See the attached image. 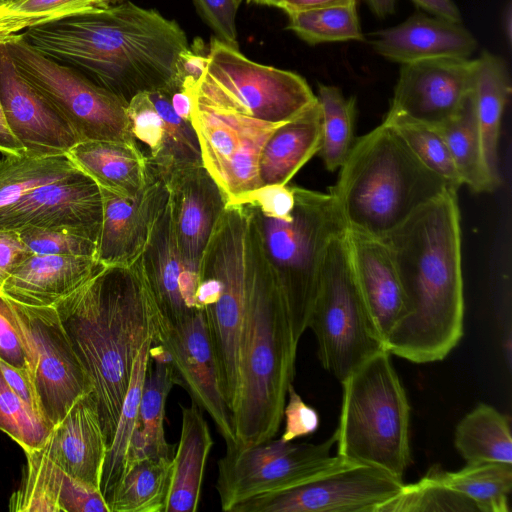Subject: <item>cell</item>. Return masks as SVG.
I'll use <instances>...</instances> for the list:
<instances>
[{"mask_svg": "<svg viewBox=\"0 0 512 512\" xmlns=\"http://www.w3.org/2000/svg\"><path fill=\"white\" fill-rule=\"evenodd\" d=\"M350 2H356V0H280L277 8L281 9L286 14H289L296 11L346 4Z\"/></svg>", "mask_w": 512, "mask_h": 512, "instance_id": "obj_56", "label": "cell"}, {"mask_svg": "<svg viewBox=\"0 0 512 512\" xmlns=\"http://www.w3.org/2000/svg\"><path fill=\"white\" fill-rule=\"evenodd\" d=\"M294 201L293 186L286 184L261 186L237 203H251L267 216L286 219L291 215Z\"/></svg>", "mask_w": 512, "mask_h": 512, "instance_id": "obj_50", "label": "cell"}, {"mask_svg": "<svg viewBox=\"0 0 512 512\" xmlns=\"http://www.w3.org/2000/svg\"><path fill=\"white\" fill-rule=\"evenodd\" d=\"M33 253L15 230H0V290L5 281Z\"/></svg>", "mask_w": 512, "mask_h": 512, "instance_id": "obj_52", "label": "cell"}, {"mask_svg": "<svg viewBox=\"0 0 512 512\" xmlns=\"http://www.w3.org/2000/svg\"><path fill=\"white\" fill-rule=\"evenodd\" d=\"M0 44L20 76L71 125L79 142L135 140L122 98L45 56L22 33L0 36Z\"/></svg>", "mask_w": 512, "mask_h": 512, "instance_id": "obj_11", "label": "cell"}, {"mask_svg": "<svg viewBox=\"0 0 512 512\" xmlns=\"http://www.w3.org/2000/svg\"><path fill=\"white\" fill-rule=\"evenodd\" d=\"M338 170L329 193L347 229L378 238H385L425 205L453 190L384 122L355 139Z\"/></svg>", "mask_w": 512, "mask_h": 512, "instance_id": "obj_5", "label": "cell"}, {"mask_svg": "<svg viewBox=\"0 0 512 512\" xmlns=\"http://www.w3.org/2000/svg\"><path fill=\"white\" fill-rule=\"evenodd\" d=\"M455 447L466 464L512 463V437L508 418L491 405L480 403L458 423Z\"/></svg>", "mask_w": 512, "mask_h": 512, "instance_id": "obj_35", "label": "cell"}, {"mask_svg": "<svg viewBox=\"0 0 512 512\" xmlns=\"http://www.w3.org/2000/svg\"><path fill=\"white\" fill-rule=\"evenodd\" d=\"M297 347L259 241L249 274L240 343L239 388L232 413L235 445L258 444L278 433L295 374Z\"/></svg>", "mask_w": 512, "mask_h": 512, "instance_id": "obj_4", "label": "cell"}, {"mask_svg": "<svg viewBox=\"0 0 512 512\" xmlns=\"http://www.w3.org/2000/svg\"><path fill=\"white\" fill-rule=\"evenodd\" d=\"M0 430L17 442L24 452L41 447L51 432L11 390L1 370Z\"/></svg>", "mask_w": 512, "mask_h": 512, "instance_id": "obj_45", "label": "cell"}, {"mask_svg": "<svg viewBox=\"0 0 512 512\" xmlns=\"http://www.w3.org/2000/svg\"><path fill=\"white\" fill-rule=\"evenodd\" d=\"M172 460H133L105 499L109 512H165L172 477Z\"/></svg>", "mask_w": 512, "mask_h": 512, "instance_id": "obj_33", "label": "cell"}, {"mask_svg": "<svg viewBox=\"0 0 512 512\" xmlns=\"http://www.w3.org/2000/svg\"><path fill=\"white\" fill-rule=\"evenodd\" d=\"M374 35V50L400 64L435 58H469L477 47L475 37L462 23L421 13Z\"/></svg>", "mask_w": 512, "mask_h": 512, "instance_id": "obj_26", "label": "cell"}, {"mask_svg": "<svg viewBox=\"0 0 512 512\" xmlns=\"http://www.w3.org/2000/svg\"><path fill=\"white\" fill-rule=\"evenodd\" d=\"M151 338L140 349L131 374L129 386L117 421L115 434L106 453L103 465L100 491L104 497L111 493L122 476L129 457L131 441L135 432L138 408L145 380L150 354Z\"/></svg>", "mask_w": 512, "mask_h": 512, "instance_id": "obj_37", "label": "cell"}, {"mask_svg": "<svg viewBox=\"0 0 512 512\" xmlns=\"http://www.w3.org/2000/svg\"><path fill=\"white\" fill-rule=\"evenodd\" d=\"M59 503L63 512H109L100 489L59 472Z\"/></svg>", "mask_w": 512, "mask_h": 512, "instance_id": "obj_48", "label": "cell"}, {"mask_svg": "<svg viewBox=\"0 0 512 512\" xmlns=\"http://www.w3.org/2000/svg\"><path fill=\"white\" fill-rule=\"evenodd\" d=\"M337 435L321 443L283 442L270 439L254 445L226 446L218 460L215 489L223 511L262 494L298 485L334 466L341 456H331Z\"/></svg>", "mask_w": 512, "mask_h": 512, "instance_id": "obj_12", "label": "cell"}, {"mask_svg": "<svg viewBox=\"0 0 512 512\" xmlns=\"http://www.w3.org/2000/svg\"><path fill=\"white\" fill-rule=\"evenodd\" d=\"M287 15V29L310 45L364 40L356 2L296 11Z\"/></svg>", "mask_w": 512, "mask_h": 512, "instance_id": "obj_40", "label": "cell"}, {"mask_svg": "<svg viewBox=\"0 0 512 512\" xmlns=\"http://www.w3.org/2000/svg\"><path fill=\"white\" fill-rule=\"evenodd\" d=\"M181 408V433L172 460V477L165 512L198 509L204 473L214 441L202 410L194 403Z\"/></svg>", "mask_w": 512, "mask_h": 512, "instance_id": "obj_31", "label": "cell"}, {"mask_svg": "<svg viewBox=\"0 0 512 512\" xmlns=\"http://www.w3.org/2000/svg\"><path fill=\"white\" fill-rule=\"evenodd\" d=\"M372 12L379 18H385L395 11L396 0H367Z\"/></svg>", "mask_w": 512, "mask_h": 512, "instance_id": "obj_58", "label": "cell"}, {"mask_svg": "<svg viewBox=\"0 0 512 512\" xmlns=\"http://www.w3.org/2000/svg\"><path fill=\"white\" fill-rule=\"evenodd\" d=\"M149 354L126 468L133 460L142 457L173 459L176 449L175 444L167 442L164 428L167 397L177 384L174 368L169 354L155 339Z\"/></svg>", "mask_w": 512, "mask_h": 512, "instance_id": "obj_28", "label": "cell"}, {"mask_svg": "<svg viewBox=\"0 0 512 512\" xmlns=\"http://www.w3.org/2000/svg\"><path fill=\"white\" fill-rule=\"evenodd\" d=\"M6 299L22 340L43 421L52 430L79 397L92 392V384L54 306H29Z\"/></svg>", "mask_w": 512, "mask_h": 512, "instance_id": "obj_13", "label": "cell"}, {"mask_svg": "<svg viewBox=\"0 0 512 512\" xmlns=\"http://www.w3.org/2000/svg\"><path fill=\"white\" fill-rule=\"evenodd\" d=\"M124 0H6L0 36L14 34L73 14L106 8Z\"/></svg>", "mask_w": 512, "mask_h": 512, "instance_id": "obj_42", "label": "cell"}, {"mask_svg": "<svg viewBox=\"0 0 512 512\" xmlns=\"http://www.w3.org/2000/svg\"><path fill=\"white\" fill-rule=\"evenodd\" d=\"M127 112L133 138L148 148L146 156L163 178L179 169L203 165L193 124L175 112L169 92H140L128 102Z\"/></svg>", "mask_w": 512, "mask_h": 512, "instance_id": "obj_21", "label": "cell"}, {"mask_svg": "<svg viewBox=\"0 0 512 512\" xmlns=\"http://www.w3.org/2000/svg\"><path fill=\"white\" fill-rule=\"evenodd\" d=\"M103 267L96 256L33 254L5 281L0 293L29 306H53Z\"/></svg>", "mask_w": 512, "mask_h": 512, "instance_id": "obj_27", "label": "cell"}, {"mask_svg": "<svg viewBox=\"0 0 512 512\" xmlns=\"http://www.w3.org/2000/svg\"><path fill=\"white\" fill-rule=\"evenodd\" d=\"M0 100L24 155H64L79 142L71 125L20 76L1 44Z\"/></svg>", "mask_w": 512, "mask_h": 512, "instance_id": "obj_20", "label": "cell"}, {"mask_svg": "<svg viewBox=\"0 0 512 512\" xmlns=\"http://www.w3.org/2000/svg\"><path fill=\"white\" fill-rule=\"evenodd\" d=\"M510 93L511 81L506 62L500 56L484 51L476 59L473 97L485 159L498 179L501 121Z\"/></svg>", "mask_w": 512, "mask_h": 512, "instance_id": "obj_32", "label": "cell"}, {"mask_svg": "<svg viewBox=\"0 0 512 512\" xmlns=\"http://www.w3.org/2000/svg\"><path fill=\"white\" fill-rule=\"evenodd\" d=\"M475 512V504L446 487L428 472L418 482L405 485L379 505L375 512Z\"/></svg>", "mask_w": 512, "mask_h": 512, "instance_id": "obj_43", "label": "cell"}, {"mask_svg": "<svg viewBox=\"0 0 512 512\" xmlns=\"http://www.w3.org/2000/svg\"><path fill=\"white\" fill-rule=\"evenodd\" d=\"M203 21L219 40L238 47L236 16L241 0H192Z\"/></svg>", "mask_w": 512, "mask_h": 512, "instance_id": "obj_47", "label": "cell"}, {"mask_svg": "<svg viewBox=\"0 0 512 512\" xmlns=\"http://www.w3.org/2000/svg\"><path fill=\"white\" fill-rule=\"evenodd\" d=\"M321 112L318 102L279 125L267 138L258 159L261 186L286 185L318 153Z\"/></svg>", "mask_w": 512, "mask_h": 512, "instance_id": "obj_30", "label": "cell"}, {"mask_svg": "<svg viewBox=\"0 0 512 512\" xmlns=\"http://www.w3.org/2000/svg\"><path fill=\"white\" fill-rule=\"evenodd\" d=\"M436 129L448 146L462 184L477 193L491 192L498 187L500 179L492 174L485 159L473 91L461 111Z\"/></svg>", "mask_w": 512, "mask_h": 512, "instance_id": "obj_34", "label": "cell"}, {"mask_svg": "<svg viewBox=\"0 0 512 512\" xmlns=\"http://www.w3.org/2000/svg\"><path fill=\"white\" fill-rule=\"evenodd\" d=\"M390 355L378 352L341 382L337 455L402 478L411 458L410 405Z\"/></svg>", "mask_w": 512, "mask_h": 512, "instance_id": "obj_7", "label": "cell"}, {"mask_svg": "<svg viewBox=\"0 0 512 512\" xmlns=\"http://www.w3.org/2000/svg\"><path fill=\"white\" fill-rule=\"evenodd\" d=\"M42 446L25 451L27 465L19 489L9 499L11 512H63L59 503L60 468Z\"/></svg>", "mask_w": 512, "mask_h": 512, "instance_id": "obj_41", "label": "cell"}, {"mask_svg": "<svg viewBox=\"0 0 512 512\" xmlns=\"http://www.w3.org/2000/svg\"><path fill=\"white\" fill-rule=\"evenodd\" d=\"M34 255L96 256L97 243L65 230L26 227L18 231Z\"/></svg>", "mask_w": 512, "mask_h": 512, "instance_id": "obj_46", "label": "cell"}, {"mask_svg": "<svg viewBox=\"0 0 512 512\" xmlns=\"http://www.w3.org/2000/svg\"><path fill=\"white\" fill-rule=\"evenodd\" d=\"M171 104L175 112L185 121L191 122V94L183 89H176L170 93Z\"/></svg>", "mask_w": 512, "mask_h": 512, "instance_id": "obj_57", "label": "cell"}, {"mask_svg": "<svg viewBox=\"0 0 512 512\" xmlns=\"http://www.w3.org/2000/svg\"><path fill=\"white\" fill-rule=\"evenodd\" d=\"M163 179L181 255L199 271L204 250L227 206L226 198L203 165L179 169Z\"/></svg>", "mask_w": 512, "mask_h": 512, "instance_id": "obj_23", "label": "cell"}, {"mask_svg": "<svg viewBox=\"0 0 512 512\" xmlns=\"http://www.w3.org/2000/svg\"><path fill=\"white\" fill-rule=\"evenodd\" d=\"M383 239L405 296L404 314L385 349L418 364L443 360L458 345L464 326L457 191H445Z\"/></svg>", "mask_w": 512, "mask_h": 512, "instance_id": "obj_2", "label": "cell"}, {"mask_svg": "<svg viewBox=\"0 0 512 512\" xmlns=\"http://www.w3.org/2000/svg\"><path fill=\"white\" fill-rule=\"evenodd\" d=\"M78 170L66 154L47 157L4 155L0 160V208L18 201L39 186Z\"/></svg>", "mask_w": 512, "mask_h": 512, "instance_id": "obj_39", "label": "cell"}, {"mask_svg": "<svg viewBox=\"0 0 512 512\" xmlns=\"http://www.w3.org/2000/svg\"><path fill=\"white\" fill-rule=\"evenodd\" d=\"M0 370L11 390L44 423L38 397L28 372L13 367L2 359H0Z\"/></svg>", "mask_w": 512, "mask_h": 512, "instance_id": "obj_53", "label": "cell"}, {"mask_svg": "<svg viewBox=\"0 0 512 512\" xmlns=\"http://www.w3.org/2000/svg\"><path fill=\"white\" fill-rule=\"evenodd\" d=\"M101 189L121 196L137 194L147 183L150 163L135 140H87L66 154Z\"/></svg>", "mask_w": 512, "mask_h": 512, "instance_id": "obj_29", "label": "cell"}, {"mask_svg": "<svg viewBox=\"0 0 512 512\" xmlns=\"http://www.w3.org/2000/svg\"><path fill=\"white\" fill-rule=\"evenodd\" d=\"M308 328L315 335L322 366L340 383L364 361L386 350L356 282L346 231L326 248Z\"/></svg>", "mask_w": 512, "mask_h": 512, "instance_id": "obj_10", "label": "cell"}, {"mask_svg": "<svg viewBox=\"0 0 512 512\" xmlns=\"http://www.w3.org/2000/svg\"><path fill=\"white\" fill-rule=\"evenodd\" d=\"M0 153L3 155H24L23 145L10 130L0 100Z\"/></svg>", "mask_w": 512, "mask_h": 512, "instance_id": "obj_55", "label": "cell"}, {"mask_svg": "<svg viewBox=\"0 0 512 512\" xmlns=\"http://www.w3.org/2000/svg\"><path fill=\"white\" fill-rule=\"evenodd\" d=\"M167 351L176 382L213 420L226 446L236 444L232 413L223 396L217 363L203 310L157 328L155 338Z\"/></svg>", "mask_w": 512, "mask_h": 512, "instance_id": "obj_18", "label": "cell"}, {"mask_svg": "<svg viewBox=\"0 0 512 512\" xmlns=\"http://www.w3.org/2000/svg\"><path fill=\"white\" fill-rule=\"evenodd\" d=\"M5 3H6V0H0V13H1V11H2V9H3V6L5 5Z\"/></svg>", "mask_w": 512, "mask_h": 512, "instance_id": "obj_61", "label": "cell"}, {"mask_svg": "<svg viewBox=\"0 0 512 512\" xmlns=\"http://www.w3.org/2000/svg\"><path fill=\"white\" fill-rule=\"evenodd\" d=\"M53 306L92 384L109 447L135 359L157 336L159 315L139 258L130 266H104Z\"/></svg>", "mask_w": 512, "mask_h": 512, "instance_id": "obj_3", "label": "cell"}, {"mask_svg": "<svg viewBox=\"0 0 512 512\" xmlns=\"http://www.w3.org/2000/svg\"><path fill=\"white\" fill-rule=\"evenodd\" d=\"M418 7L435 17L454 23H462L460 11L452 0H411Z\"/></svg>", "mask_w": 512, "mask_h": 512, "instance_id": "obj_54", "label": "cell"}, {"mask_svg": "<svg viewBox=\"0 0 512 512\" xmlns=\"http://www.w3.org/2000/svg\"><path fill=\"white\" fill-rule=\"evenodd\" d=\"M503 28L506 34L508 43H511V32H512V7L509 1L503 14Z\"/></svg>", "mask_w": 512, "mask_h": 512, "instance_id": "obj_59", "label": "cell"}, {"mask_svg": "<svg viewBox=\"0 0 512 512\" xmlns=\"http://www.w3.org/2000/svg\"><path fill=\"white\" fill-rule=\"evenodd\" d=\"M192 105L272 124L287 122L317 100L299 74L257 63L215 36Z\"/></svg>", "mask_w": 512, "mask_h": 512, "instance_id": "obj_9", "label": "cell"}, {"mask_svg": "<svg viewBox=\"0 0 512 512\" xmlns=\"http://www.w3.org/2000/svg\"><path fill=\"white\" fill-rule=\"evenodd\" d=\"M0 359L28 372L25 350L12 310L5 296L0 293ZM29 374V373H28Z\"/></svg>", "mask_w": 512, "mask_h": 512, "instance_id": "obj_51", "label": "cell"}, {"mask_svg": "<svg viewBox=\"0 0 512 512\" xmlns=\"http://www.w3.org/2000/svg\"><path fill=\"white\" fill-rule=\"evenodd\" d=\"M356 282L384 342L405 311V296L392 251L383 238L346 230Z\"/></svg>", "mask_w": 512, "mask_h": 512, "instance_id": "obj_24", "label": "cell"}, {"mask_svg": "<svg viewBox=\"0 0 512 512\" xmlns=\"http://www.w3.org/2000/svg\"><path fill=\"white\" fill-rule=\"evenodd\" d=\"M476 59L435 58L401 64L386 124L439 128L463 108L474 86Z\"/></svg>", "mask_w": 512, "mask_h": 512, "instance_id": "obj_16", "label": "cell"}, {"mask_svg": "<svg viewBox=\"0 0 512 512\" xmlns=\"http://www.w3.org/2000/svg\"><path fill=\"white\" fill-rule=\"evenodd\" d=\"M283 419L285 426L280 436L283 442H293L297 438L311 435L320 425L318 412L304 402L293 384L288 387Z\"/></svg>", "mask_w": 512, "mask_h": 512, "instance_id": "obj_49", "label": "cell"}, {"mask_svg": "<svg viewBox=\"0 0 512 512\" xmlns=\"http://www.w3.org/2000/svg\"><path fill=\"white\" fill-rule=\"evenodd\" d=\"M202 164L220 187L227 204L261 187L258 159L270 134L281 124L192 105ZM285 123V122H284Z\"/></svg>", "mask_w": 512, "mask_h": 512, "instance_id": "obj_15", "label": "cell"}, {"mask_svg": "<svg viewBox=\"0 0 512 512\" xmlns=\"http://www.w3.org/2000/svg\"><path fill=\"white\" fill-rule=\"evenodd\" d=\"M428 473L446 487L471 500L480 512H509L512 463L479 462L458 471L433 466Z\"/></svg>", "mask_w": 512, "mask_h": 512, "instance_id": "obj_36", "label": "cell"}, {"mask_svg": "<svg viewBox=\"0 0 512 512\" xmlns=\"http://www.w3.org/2000/svg\"><path fill=\"white\" fill-rule=\"evenodd\" d=\"M258 247L257 232L246 205L227 204L199 266V271L213 276L220 286L217 299L203 312L217 363L220 387L231 413L239 388V352L248 280Z\"/></svg>", "mask_w": 512, "mask_h": 512, "instance_id": "obj_8", "label": "cell"}, {"mask_svg": "<svg viewBox=\"0 0 512 512\" xmlns=\"http://www.w3.org/2000/svg\"><path fill=\"white\" fill-rule=\"evenodd\" d=\"M248 3H256L260 5L277 7L280 0H247Z\"/></svg>", "mask_w": 512, "mask_h": 512, "instance_id": "obj_60", "label": "cell"}, {"mask_svg": "<svg viewBox=\"0 0 512 512\" xmlns=\"http://www.w3.org/2000/svg\"><path fill=\"white\" fill-rule=\"evenodd\" d=\"M294 207L286 218L249 210L264 256L284 300L295 342L308 328L326 248L347 227L331 193L293 186Z\"/></svg>", "mask_w": 512, "mask_h": 512, "instance_id": "obj_6", "label": "cell"}, {"mask_svg": "<svg viewBox=\"0 0 512 512\" xmlns=\"http://www.w3.org/2000/svg\"><path fill=\"white\" fill-rule=\"evenodd\" d=\"M101 193L103 218L97 259L104 266H130L142 255L168 201L165 180L150 163L147 183L137 194L121 196L105 189Z\"/></svg>", "mask_w": 512, "mask_h": 512, "instance_id": "obj_19", "label": "cell"}, {"mask_svg": "<svg viewBox=\"0 0 512 512\" xmlns=\"http://www.w3.org/2000/svg\"><path fill=\"white\" fill-rule=\"evenodd\" d=\"M386 124V123H385ZM402 137L416 158L431 172L458 191L462 180L448 146L436 128L416 123L387 124Z\"/></svg>", "mask_w": 512, "mask_h": 512, "instance_id": "obj_44", "label": "cell"}, {"mask_svg": "<svg viewBox=\"0 0 512 512\" xmlns=\"http://www.w3.org/2000/svg\"><path fill=\"white\" fill-rule=\"evenodd\" d=\"M139 260L158 311L157 328L177 324L198 310L195 294L199 271L187 265L181 255L168 201Z\"/></svg>", "mask_w": 512, "mask_h": 512, "instance_id": "obj_22", "label": "cell"}, {"mask_svg": "<svg viewBox=\"0 0 512 512\" xmlns=\"http://www.w3.org/2000/svg\"><path fill=\"white\" fill-rule=\"evenodd\" d=\"M42 447L65 473L100 489L108 446L92 392L74 402Z\"/></svg>", "mask_w": 512, "mask_h": 512, "instance_id": "obj_25", "label": "cell"}, {"mask_svg": "<svg viewBox=\"0 0 512 512\" xmlns=\"http://www.w3.org/2000/svg\"><path fill=\"white\" fill-rule=\"evenodd\" d=\"M317 102L321 112V142L318 155L325 168L338 170L347 158L354 138L356 103L336 87L318 84Z\"/></svg>", "mask_w": 512, "mask_h": 512, "instance_id": "obj_38", "label": "cell"}, {"mask_svg": "<svg viewBox=\"0 0 512 512\" xmlns=\"http://www.w3.org/2000/svg\"><path fill=\"white\" fill-rule=\"evenodd\" d=\"M403 484L384 469L341 458L298 485L247 499L230 512H375Z\"/></svg>", "mask_w": 512, "mask_h": 512, "instance_id": "obj_14", "label": "cell"}, {"mask_svg": "<svg viewBox=\"0 0 512 512\" xmlns=\"http://www.w3.org/2000/svg\"><path fill=\"white\" fill-rule=\"evenodd\" d=\"M22 34L45 56L127 103L143 91L179 89L180 59L190 48L176 21L125 0L30 27Z\"/></svg>", "mask_w": 512, "mask_h": 512, "instance_id": "obj_1", "label": "cell"}, {"mask_svg": "<svg viewBox=\"0 0 512 512\" xmlns=\"http://www.w3.org/2000/svg\"><path fill=\"white\" fill-rule=\"evenodd\" d=\"M103 218L101 189L78 170L39 186L18 201L0 208V230L26 227L65 230L97 243Z\"/></svg>", "mask_w": 512, "mask_h": 512, "instance_id": "obj_17", "label": "cell"}]
</instances>
